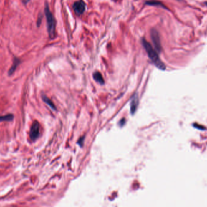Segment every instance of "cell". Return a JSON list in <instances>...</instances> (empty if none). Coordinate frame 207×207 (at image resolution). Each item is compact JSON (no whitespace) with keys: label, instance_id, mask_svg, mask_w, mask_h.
<instances>
[{"label":"cell","instance_id":"obj_1","mask_svg":"<svg viewBox=\"0 0 207 207\" xmlns=\"http://www.w3.org/2000/svg\"><path fill=\"white\" fill-rule=\"evenodd\" d=\"M142 44L148 54V56L150 58L153 64L159 69L165 71L166 69V66L165 63L160 60V58L158 55V52L152 46V45L146 41L145 38H143L142 39Z\"/></svg>","mask_w":207,"mask_h":207},{"label":"cell","instance_id":"obj_2","mask_svg":"<svg viewBox=\"0 0 207 207\" xmlns=\"http://www.w3.org/2000/svg\"><path fill=\"white\" fill-rule=\"evenodd\" d=\"M44 14L46 15L47 19V32L49 37L51 40H53L55 37V29H56V22L55 19L54 17L53 14L50 11L49 4L46 2L45 3L44 7Z\"/></svg>","mask_w":207,"mask_h":207},{"label":"cell","instance_id":"obj_3","mask_svg":"<svg viewBox=\"0 0 207 207\" xmlns=\"http://www.w3.org/2000/svg\"><path fill=\"white\" fill-rule=\"evenodd\" d=\"M151 38L154 44V49L157 52H160L162 51V45L160 43V39L159 32L154 29H153L151 31Z\"/></svg>","mask_w":207,"mask_h":207},{"label":"cell","instance_id":"obj_4","mask_svg":"<svg viewBox=\"0 0 207 207\" xmlns=\"http://www.w3.org/2000/svg\"><path fill=\"white\" fill-rule=\"evenodd\" d=\"M29 135H30L31 139L32 141L36 140L40 135V124L37 121H35L32 123Z\"/></svg>","mask_w":207,"mask_h":207},{"label":"cell","instance_id":"obj_5","mask_svg":"<svg viewBox=\"0 0 207 207\" xmlns=\"http://www.w3.org/2000/svg\"><path fill=\"white\" fill-rule=\"evenodd\" d=\"M73 9L75 13L77 15H82L86 10V4L83 0L76 1L73 4Z\"/></svg>","mask_w":207,"mask_h":207},{"label":"cell","instance_id":"obj_6","mask_svg":"<svg viewBox=\"0 0 207 207\" xmlns=\"http://www.w3.org/2000/svg\"><path fill=\"white\" fill-rule=\"evenodd\" d=\"M138 105H139V98H138L137 94H135L133 95L131 102V113L132 114H134L135 112Z\"/></svg>","mask_w":207,"mask_h":207},{"label":"cell","instance_id":"obj_7","mask_svg":"<svg viewBox=\"0 0 207 207\" xmlns=\"http://www.w3.org/2000/svg\"><path fill=\"white\" fill-rule=\"evenodd\" d=\"M20 63H21V60H19V58H18L16 57H15L14 59L13 64H12L11 67L10 68V69L9 71V75H12L14 73V72L16 69L17 67L19 65V64H20Z\"/></svg>","mask_w":207,"mask_h":207},{"label":"cell","instance_id":"obj_8","mask_svg":"<svg viewBox=\"0 0 207 207\" xmlns=\"http://www.w3.org/2000/svg\"><path fill=\"white\" fill-rule=\"evenodd\" d=\"M145 4L148 5V6H157V7H162L163 9H165L166 10H168L165 6V4H163L162 2L159 1H157V0H152V1H147L145 3Z\"/></svg>","mask_w":207,"mask_h":207},{"label":"cell","instance_id":"obj_9","mask_svg":"<svg viewBox=\"0 0 207 207\" xmlns=\"http://www.w3.org/2000/svg\"><path fill=\"white\" fill-rule=\"evenodd\" d=\"M93 78L94 80L97 82L98 83H99L100 85H104L105 83V81L103 78L102 75L101 74V73H100L99 72H95L93 74Z\"/></svg>","mask_w":207,"mask_h":207},{"label":"cell","instance_id":"obj_10","mask_svg":"<svg viewBox=\"0 0 207 207\" xmlns=\"http://www.w3.org/2000/svg\"><path fill=\"white\" fill-rule=\"evenodd\" d=\"M42 98H43V101L49 106H50V107L51 108V109H52L53 110L55 111L56 110V107L54 105V103L52 102V100L51 99H49V98L45 95H42Z\"/></svg>","mask_w":207,"mask_h":207},{"label":"cell","instance_id":"obj_11","mask_svg":"<svg viewBox=\"0 0 207 207\" xmlns=\"http://www.w3.org/2000/svg\"><path fill=\"white\" fill-rule=\"evenodd\" d=\"M13 114H7L4 116H0V122H10L14 119Z\"/></svg>","mask_w":207,"mask_h":207},{"label":"cell","instance_id":"obj_12","mask_svg":"<svg viewBox=\"0 0 207 207\" xmlns=\"http://www.w3.org/2000/svg\"><path fill=\"white\" fill-rule=\"evenodd\" d=\"M42 18H43L42 15H40V16H39V17L38 18V20H37V26L38 27H39V26H40L41 23H42Z\"/></svg>","mask_w":207,"mask_h":207},{"label":"cell","instance_id":"obj_13","mask_svg":"<svg viewBox=\"0 0 207 207\" xmlns=\"http://www.w3.org/2000/svg\"><path fill=\"white\" fill-rule=\"evenodd\" d=\"M84 139H85V137L83 136V137H81L80 139H79V140H78V145H79L80 146H83V142H84Z\"/></svg>","mask_w":207,"mask_h":207},{"label":"cell","instance_id":"obj_14","mask_svg":"<svg viewBox=\"0 0 207 207\" xmlns=\"http://www.w3.org/2000/svg\"><path fill=\"white\" fill-rule=\"evenodd\" d=\"M125 119H122L119 123V126H123L125 125Z\"/></svg>","mask_w":207,"mask_h":207},{"label":"cell","instance_id":"obj_15","mask_svg":"<svg viewBox=\"0 0 207 207\" xmlns=\"http://www.w3.org/2000/svg\"><path fill=\"white\" fill-rule=\"evenodd\" d=\"M29 1H30V0H23V3L24 4H27Z\"/></svg>","mask_w":207,"mask_h":207},{"label":"cell","instance_id":"obj_16","mask_svg":"<svg viewBox=\"0 0 207 207\" xmlns=\"http://www.w3.org/2000/svg\"><path fill=\"white\" fill-rule=\"evenodd\" d=\"M194 127H197V128H198H198H201V130H202V129H204V130H205V127H203V126H201V127H200V126H199L198 125V126L194 125Z\"/></svg>","mask_w":207,"mask_h":207}]
</instances>
